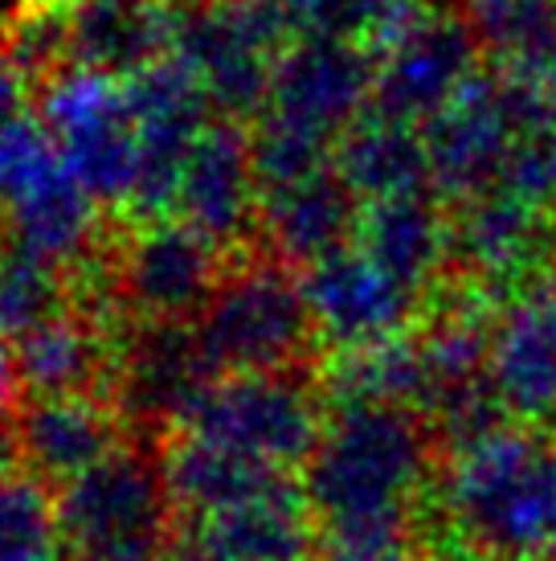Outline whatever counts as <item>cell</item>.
<instances>
[{"label":"cell","mask_w":556,"mask_h":561,"mask_svg":"<svg viewBox=\"0 0 556 561\" xmlns=\"http://www.w3.org/2000/svg\"><path fill=\"white\" fill-rule=\"evenodd\" d=\"M356 247L421 296L454 263V218L438 193L372 202L360 214Z\"/></svg>","instance_id":"obj_22"},{"label":"cell","mask_w":556,"mask_h":561,"mask_svg":"<svg viewBox=\"0 0 556 561\" xmlns=\"http://www.w3.org/2000/svg\"><path fill=\"white\" fill-rule=\"evenodd\" d=\"M176 0H66L70 62L139 75L172 54Z\"/></svg>","instance_id":"obj_21"},{"label":"cell","mask_w":556,"mask_h":561,"mask_svg":"<svg viewBox=\"0 0 556 561\" xmlns=\"http://www.w3.org/2000/svg\"><path fill=\"white\" fill-rule=\"evenodd\" d=\"M320 561H414V513L324 520Z\"/></svg>","instance_id":"obj_32"},{"label":"cell","mask_w":556,"mask_h":561,"mask_svg":"<svg viewBox=\"0 0 556 561\" xmlns=\"http://www.w3.org/2000/svg\"><path fill=\"white\" fill-rule=\"evenodd\" d=\"M66 283L62 266L37 259L16 242H0V341L16 344L33 328L62 312Z\"/></svg>","instance_id":"obj_29"},{"label":"cell","mask_w":556,"mask_h":561,"mask_svg":"<svg viewBox=\"0 0 556 561\" xmlns=\"http://www.w3.org/2000/svg\"><path fill=\"white\" fill-rule=\"evenodd\" d=\"M160 471H164L172 504L197 513L201 520L225 513L230 504L254 496L258 488H266L270 480L282 476V471H266L258 463L242 459V455L225 451V447H217V443L197 435L176 438L164 451V459H160Z\"/></svg>","instance_id":"obj_25"},{"label":"cell","mask_w":556,"mask_h":561,"mask_svg":"<svg viewBox=\"0 0 556 561\" xmlns=\"http://www.w3.org/2000/svg\"><path fill=\"white\" fill-rule=\"evenodd\" d=\"M13 357L21 386H30L37 398H70V393H86V386L103 374L107 348L91 320L58 312L16 341Z\"/></svg>","instance_id":"obj_26"},{"label":"cell","mask_w":556,"mask_h":561,"mask_svg":"<svg viewBox=\"0 0 556 561\" xmlns=\"http://www.w3.org/2000/svg\"><path fill=\"white\" fill-rule=\"evenodd\" d=\"M0 221L4 238L54 266L91 259L103 205L66 169L37 115L0 127Z\"/></svg>","instance_id":"obj_6"},{"label":"cell","mask_w":556,"mask_h":561,"mask_svg":"<svg viewBox=\"0 0 556 561\" xmlns=\"http://www.w3.org/2000/svg\"><path fill=\"white\" fill-rule=\"evenodd\" d=\"M438 508L450 529L499 561L556 553V451L520 422L454 447L438 471Z\"/></svg>","instance_id":"obj_2"},{"label":"cell","mask_w":556,"mask_h":561,"mask_svg":"<svg viewBox=\"0 0 556 561\" xmlns=\"http://www.w3.org/2000/svg\"><path fill=\"white\" fill-rule=\"evenodd\" d=\"M311 332V308L303 283L278 259L242 263L225 271L213 299L197 316L205 357L225 374H287L303 357Z\"/></svg>","instance_id":"obj_7"},{"label":"cell","mask_w":556,"mask_h":561,"mask_svg":"<svg viewBox=\"0 0 556 561\" xmlns=\"http://www.w3.org/2000/svg\"><path fill=\"white\" fill-rule=\"evenodd\" d=\"M37 119L94 202L103 209H131L139 185L131 79L86 62L58 66L42 82Z\"/></svg>","instance_id":"obj_4"},{"label":"cell","mask_w":556,"mask_h":561,"mask_svg":"<svg viewBox=\"0 0 556 561\" xmlns=\"http://www.w3.org/2000/svg\"><path fill=\"white\" fill-rule=\"evenodd\" d=\"M332 169L364 205L430 193V152L421 127L377 107L336 144Z\"/></svg>","instance_id":"obj_23"},{"label":"cell","mask_w":556,"mask_h":561,"mask_svg":"<svg viewBox=\"0 0 556 561\" xmlns=\"http://www.w3.org/2000/svg\"><path fill=\"white\" fill-rule=\"evenodd\" d=\"M221 279V250L176 218L139 221L119 254V296L148 324H188Z\"/></svg>","instance_id":"obj_13"},{"label":"cell","mask_w":556,"mask_h":561,"mask_svg":"<svg viewBox=\"0 0 556 561\" xmlns=\"http://www.w3.org/2000/svg\"><path fill=\"white\" fill-rule=\"evenodd\" d=\"M294 33L303 37H364L372 42L377 33L393 25L402 13H409L421 0H278Z\"/></svg>","instance_id":"obj_33"},{"label":"cell","mask_w":556,"mask_h":561,"mask_svg":"<svg viewBox=\"0 0 556 561\" xmlns=\"http://www.w3.org/2000/svg\"><path fill=\"white\" fill-rule=\"evenodd\" d=\"M303 291H308L315 332L336 344L340 353L405 336V328L414 324L417 304H421L414 287L389 275L385 266L369 259L356 242L311 266L303 275Z\"/></svg>","instance_id":"obj_16"},{"label":"cell","mask_w":556,"mask_h":561,"mask_svg":"<svg viewBox=\"0 0 556 561\" xmlns=\"http://www.w3.org/2000/svg\"><path fill=\"white\" fill-rule=\"evenodd\" d=\"M172 218L193 226L217 250L242 247L263 230V176L250 131L233 119H213L185 160Z\"/></svg>","instance_id":"obj_14"},{"label":"cell","mask_w":556,"mask_h":561,"mask_svg":"<svg viewBox=\"0 0 556 561\" xmlns=\"http://www.w3.org/2000/svg\"><path fill=\"white\" fill-rule=\"evenodd\" d=\"M181 426L185 435L209 438L258 468L287 476L320 447L324 410L308 381L291 374H225L201 393Z\"/></svg>","instance_id":"obj_9"},{"label":"cell","mask_w":556,"mask_h":561,"mask_svg":"<svg viewBox=\"0 0 556 561\" xmlns=\"http://www.w3.org/2000/svg\"><path fill=\"white\" fill-rule=\"evenodd\" d=\"M327 393L336 405H397L417 410L430 402V374L421 344L409 336L340 353L327 369Z\"/></svg>","instance_id":"obj_27"},{"label":"cell","mask_w":556,"mask_h":561,"mask_svg":"<svg viewBox=\"0 0 556 561\" xmlns=\"http://www.w3.org/2000/svg\"><path fill=\"white\" fill-rule=\"evenodd\" d=\"M487 381L520 426L556 422V275L516 287L495 308Z\"/></svg>","instance_id":"obj_15"},{"label":"cell","mask_w":556,"mask_h":561,"mask_svg":"<svg viewBox=\"0 0 556 561\" xmlns=\"http://www.w3.org/2000/svg\"><path fill=\"white\" fill-rule=\"evenodd\" d=\"M213 381V360L205 357L201 336L188 324H148L119 369L124 410L139 422H185Z\"/></svg>","instance_id":"obj_19"},{"label":"cell","mask_w":556,"mask_h":561,"mask_svg":"<svg viewBox=\"0 0 556 561\" xmlns=\"http://www.w3.org/2000/svg\"><path fill=\"white\" fill-rule=\"evenodd\" d=\"M164 561H221V558H213V553H209V549L201 546V541H197V546H181V549H172L169 558Z\"/></svg>","instance_id":"obj_37"},{"label":"cell","mask_w":556,"mask_h":561,"mask_svg":"<svg viewBox=\"0 0 556 561\" xmlns=\"http://www.w3.org/2000/svg\"><path fill=\"white\" fill-rule=\"evenodd\" d=\"M430 480V435L414 410L336 405L308 459L303 492L320 520L414 513Z\"/></svg>","instance_id":"obj_3"},{"label":"cell","mask_w":556,"mask_h":561,"mask_svg":"<svg viewBox=\"0 0 556 561\" xmlns=\"http://www.w3.org/2000/svg\"><path fill=\"white\" fill-rule=\"evenodd\" d=\"M169 504L160 463L115 447L58 496L66 553L70 561H164Z\"/></svg>","instance_id":"obj_8"},{"label":"cell","mask_w":556,"mask_h":561,"mask_svg":"<svg viewBox=\"0 0 556 561\" xmlns=\"http://www.w3.org/2000/svg\"><path fill=\"white\" fill-rule=\"evenodd\" d=\"M62 520L37 476L0 471V561H58Z\"/></svg>","instance_id":"obj_30"},{"label":"cell","mask_w":556,"mask_h":561,"mask_svg":"<svg viewBox=\"0 0 556 561\" xmlns=\"http://www.w3.org/2000/svg\"><path fill=\"white\" fill-rule=\"evenodd\" d=\"M377 66V103L372 107L426 127L438 111L454 103L479 79V37L459 9L414 4L369 42Z\"/></svg>","instance_id":"obj_10"},{"label":"cell","mask_w":556,"mask_h":561,"mask_svg":"<svg viewBox=\"0 0 556 561\" xmlns=\"http://www.w3.org/2000/svg\"><path fill=\"white\" fill-rule=\"evenodd\" d=\"M16 386H21V374H16L13 344L0 341V422H4V414H9V410H13Z\"/></svg>","instance_id":"obj_36"},{"label":"cell","mask_w":556,"mask_h":561,"mask_svg":"<svg viewBox=\"0 0 556 561\" xmlns=\"http://www.w3.org/2000/svg\"><path fill=\"white\" fill-rule=\"evenodd\" d=\"M454 259L487 287L516 291L553 275L556 218L508 193H487L454 218Z\"/></svg>","instance_id":"obj_17"},{"label":"cell","mask_w":556,"mask_h":561,"mask_svg":"<svg viewBox=\"0 0 556 561\" xmlns=\"http://www.w3.org/2000/svg\"><path fill=\"white\" fill-rule=\"evenodd\" d=\"M459 13L508 79L556 58V0H459Z\"/></svg>","instance_id":"obj_28"},{"label":"cell","mask_w":556,"mask_h":561,"mask_svg":"<svg viewBox=\"0 0 556 561\" xmlns=\"http://www.w3.org/2000/svg\"><path fill=\"white\" fill-rule=\"evenodd\" d=\"M414 561H499V558L487 553L483 546H475V541H466V537H447V541L430 546L426 553H417Z\"/></svg>","instance_id":"obj_35"},{"label":"cell","mask_w":556,"mask_h":561,"mask_svg":"<svg viewBox=\"0 0 556 561\" xmlns=\"http://www.w3.org/2000/svg\"><path fill=\"white\" fill-rule=\"evenodd\" d=\"M536 107L541 99L503 70L479 75L463 94H454V103L421 127L430 152V193L459 205L495 193L516 136Z\"/></svg>","instance_id":"obj_11"},{"label":"cell","mask_w":556,"mask_h":561,"mask_svg":"<svg viewBox=\"0 0 556 561\" xmlns=\"http://www.w3.org/2000/svg\"><path fill=\"white\" fill-rule=\"evenodd\" d=\"M495 193H508L516 202L556 214V111L541 103L528 115Z\"/></svg>","instance_id":"obj_31"},{"label":"cell","mask_w":556,"mask_h":561,"mask_svg":"<svg viewBox=\"0 0 556 561\" xmlns=\"http://www.w3.org/2000/svg\"><path fill=\"white\" fill-rule=\"evenodd\" d=\"M30 70L16 62L13 49L0 42V127H9L13 119L30 115Z\"/></svg>","instance_id":"obj_34"},{"label":"cell","mask_w":556,"mask_h":561,"mask_svg":"<svg viewBox=\"0 0 556 561\" xmlns=\"http://www.w3.org/2000/svg\"><path fill=\"white\" fill-rule=\"evenodd\" d=\"M16 447L37 476L70 483L115 451V419L86 393L37 398L16 422Z\"/></svg>","instance_id":"obj_24"},{"label":"cell","mask_w":556,"mask_h":561,"mask_svg":"<svg viewBox=\"0 0 556 561\" xmlns=\"http://www.w3.org/2000/svg\"><path fill=\"white\" fill-rule=\"evenodd\" d=\"M131 107L139 136V185L131 214L139 221L172 218L188 152L217 115L193 70L172 54L131 75Z\"/></svg>","instance_id":"obj_12"},{"label":"cell","mask_w":556,"mask_h":561,"mask_svg":"<svg viewBox=\"0 0 556 561\" xmlns=\"http://www.w3.org/2000/svg\"><path fill=\"white\" fill-rule=\"evenodd\" d=\"M197 541L221 561H311L320 553L308 492L287 476L230 504L225 513L205 516Z\"/></svg>","instance_id":"obj_20"},{"label":"cell","mask_w":556,"mask_h":561,"mask_svg":"<svg viewBox=\"0 0 556 561\" xmlns=\"http://www.w3.org/2000/svg\"><path fill=\"white\" fill-rule=\"evenodd\" d=\"M364 202L344 185L336 169L299 176L263 193V234L278 263L315 266L356 242Z\"/></svg>","instance_id":"obj_18"},{"label":"cell","mask_w":556,"mask_h":561,"mask_svg":"<svg viewBox=\"0 0 556 561\" xmlns=\"http://www.w3.org/2000/svg\"><path fill=\"white\" fill-rule=\"evenodd\" d=\"M294 25L278 0H185L176 9L172 58L193 70L217 119H258Z\"/></svg>","instance_id":"obj_5"},{"label":"cell","mask_w":556,"mask_h":561,"mask_svg":"<svg viewBox=\"0 0 556 561\" xmlns=\"http://www.w3.org/2000/svg\"><path fill=\"white\" fill-rule=\"evenodd\" d=\"M377 103V66L348 37H294L278 58L250 144L263 193L332 164L336 144Z\"/></svg>","instance_id":"obj_1"}]
</instances>
